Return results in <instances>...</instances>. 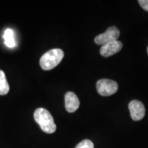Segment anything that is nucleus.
<instances>
[{
	"label": "nucleus",
	"instance_id": "nucleus-1",
	"mask_svg": "<svg viewBox=\"0 0 148 148\" xmlns=\"http://www.w3.org/2000/svg\"><path fill=\"white\" fill-rule=\"evenodd\" d=\"M34 118L44 132L52 134L56 130L53 118L47 109L38 108L34 111Z\"/></svg>",
	"mask_w": 148,
	"mask_h": 148
},
{
	"label": "nucleus",
	"instance_id": "nucleus-2",
	"mask_svg": "<svg viewBox=\"0 0 148 148\" xmlns=\"http://www.w3.org/2000/svg\"><path fill=\"white\" fill-rule=\"evenodd\" d=\"M63 57L64 52L62 49H51L42 56L40 59V65L45 71L51 70L58 65Z\"/></svg>",
	"mask_w": 148,
	"mask_h": 148
},
{
	"label": "nucleus",
	"instance_id": "nucleus-3",
	"mask_svg": "<svg viewBox=\"0 0 148 148\" xmlns=\"http://www.w3.org/2000/svg\"><path fill=\"white\" fill-rule=\"evenodd\" d=\"M97 90L101 96H110L117 91L118 84L115 81L109 79H101L97 82Z\"/></svg>",
	"mask_w": 148,
	"mask_h": 148
},
{
	"label": "nucleus",
	"instance_id": "nucleus-4",
	"mask_svg": "<svg viewBox=\"0 0 148 148\" xmlns=\"http://www.w3.org/2000/svg\"><path fill=\"white\" fill-rule=\"evenodd\" d=\"M119 36L120 32L119 29L115 26H112L108 27L104 33L96 36L95 38V42L97 45H103L108 42L117 40Z\"/></svg>",
	"mask_w": 148,
	"mask_h": 148
},
{
	"label": "nucleus",
	"instance_id": "nucleus-5",
	"mask_svg": "<svg viewBox=\"0 0 148 148\" xmlns=\"http://www.w3.org/2000/svg\"><path fill=\"white\" fill-rule=\"evenodd\" d=\"M128 108L131 117L134 121H140L145 116V108L141 101H131L128 105Z\"/></svg>",
	"mask_w": 148,
	"mask_h": 148
},
{
	"label": "nucleus",
	"instance_id": "nucleus-6",
	"mask_svg": "<svg viewBox=\"0 0 148 148\" xmlns=\"http://www.w3.org/2000/svg\"><path fill=\"white\" fill-rule=\"evenodd\" d=\"M123 44L119 40L108 42L102 45L100 49V54L103 57H109L121 51Z\"/></svg>",
	"mask_w": 148,
	"mask_h": 148
},
{
	"label": "nucleus",
	"instance_id": "nucleus-7",
	"mask_svg": "<svg viewBox=\"0 0 148 148\" xmlns=\"http://www.w3.org/2000/svg\"><path fill=\"white\" fill-rule=\"evenodd\" d=\"M64 103L66 111L70 113L74 112L78 109L79 100L77 96L73 92H67L64 96Z\"/></svg>",
	"mask_w": 148,
	"mask_h": 148
},
{
	"label": "nucleus",
	"instance_id": "nucleus-8",
	"mask_svg": "<svg viewBox=\"0 0 148 148\" xmlns=\"http://www.w3.org/2000/svg\"><path fill=\"white\" fill-rule=\"evenodd\" d=\"M4 44L8 48H13L16 45V42L14 38L13 30L10 28H7L3 33Z\"/></svg>",
	"mask_w": 148,
	"mask_h": 148
},
{
	"label": "nucleus",
	"instance_id": "nucleus-9",
	"mask_svg": "<svg viewBox=\"0 0 148 148\" xmlns=\"http://www.w3.org/2000/svg\"><path fill=\"white\" fill-rule=\"evenodd\" d=\"M10 87L7 82L5 73L0 70V95H5L9 92Z\"/></svg>",
	"mask_w": 148,
	"mask_h": 148
},
{
	"label": "nucleus",
	"instance_id": "nucleus-10",
	"mask_svg": "<svg viewBox=\"0 0 148 148\" xmlns=\"http://www.w3.org/2000/svg\"><path fill=\"white\" fill-rule=\"evenodd\" d=\"M75 148H94V144L91 140L85 139L77 144Z\"/></svg>",
	"mask_w": 148,
	"mask_h": 148
},
{
	"label": "nucleus",
	"instance_id": "nucleus-11",
	"mask_svg": "<svg viewBox=\"0 0 148 148\" xmlns=\"http://www.w3.org/2000/svg\"><path fill=\"white\" fill-rule=\"evenodd\" d=\"M138 3L144 10L148 11V0H139Z\"/></svg>",
	"mask_w": 148,
	"mask_h": 148
},
{
	"label": "nucleus",
	"instance_id": "nucleus-12",
	"mask_svg": "<svg viewBox=\"0 0 148 148\" xmlns=\"http://www.w3.org/2000/svg\"><path fill=\"white\" fill-rule=\"evenodd\" d=\"M147 53H148V47H147Z\"/></svg>",
	"mask_w": 148,
	"mask_h": 148
}]
</instances>
